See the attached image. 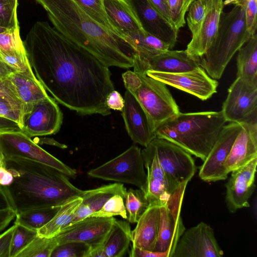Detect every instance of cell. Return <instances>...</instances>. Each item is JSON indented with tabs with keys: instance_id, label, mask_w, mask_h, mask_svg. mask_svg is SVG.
<instances>
[{
	"instance_id": "cell-1",
	"label": "cell",
	"mask_w": 257,
	"mask_h": 257,
	"mask_svg": "<svg viewBox=\"0 0 257 257\" xmlns=\"http://www.w3.org/2000/svg\"><path fill=\"white\" fill-rule=\"evenodd\" d=\"M23 43L35 76L56 101L82 115L111 114L108 66L47 22H36Z\"/></svg>"
},
{
	"instance_id": "cell-2",
	"label": "cell",
	"mask_w": 257,
	"mask_h": 257,
	"mask_svg": "<svg viewBox=\"0 0 257 257\" xmlns=\"http://www.w3.org/2000/svg\"><path fill=\"white\" fill-rule=\"evenodd\" d=\"M46 11L54 27L106 66L133 67L135 53L124 40L101 27L75 0H35Z\"/></svg>"
},
{
	"instance_id": "cell-3",
	"label": "cell",
	"mask_w": 257,
	"mask_h": 257,
	"mask_svg": "<svg viewBox=\"0 0 257 257\" xmlns=\"http://www.w3.org/2000/svg\"><path fill=\"white\" fill-rule=\"evenodd\" d=\"M5 167L14 177L6 187L17 214L48 206H61L79 196L81 190L73 185L68 176L42 163L22 158H5Z\"/></svg>"
},
{
	"instance_id": "cell-4",
	"label": "cell",
	"mask_w": 257,
	"mask_h": 257,
	"mask_svg": "<svg viewBox=\"0 0 257 257\" xmlns=\"http://www.w3.org/2000/svg\"><path fill=\"white\" fill-rule=\"evenodd\" d=\"M226 122L221 111L180 112L159 126L155 133L204 161Z\"/></svg>"
},
{
	"instance_id": "cell-5",
	"label": "cell",
	"mask_w": 257,
	"mask_h": 257,
	"mask_svg": "<svg viewBox=\"0 0 257 257\" xmlns=\"http://www.w3.org/2000/svg\"><path fill=\"white\" fill-rule=\"evenodd\" d=\"M246 27L244 9L234 6L220 14L215 37L201 61V66L214 79H220L235 53L252 37Z\"/></svg>"
},
{
	"instance_id": "cell-6",
	"label": "cell",
	"mask_w": 257,
	"mask_h": 257,
	"mask_svg": "<svg viewBox=\"0 0 257 257\" xmlns=\"http://www.w3.org/2000/svg\"><path fill=\"white\" fill-rule=\"evenodd\" d=\"M126 90L145 111L153 130L180 112L166 84L146 74L128 70L122 74Z\"/></svg>"
},
{
	"instance_id": "cell-7",
	"label": "cell",
	"mask_w": 257,
	"mask_h": 257,
	"mask_svg": "<svg viewBox=\"0 0 257 257\" xmlns=\"http://www.w3.org/2000/svg\"><path fill=\"white\" fill-rule=\"evenodd\" d=\"M93 178L135 185L145 194L147 175L141 149L132 146L124 152L88 172Z\"/></svg>"
},
{
	"instance_id": "cell-8",
	"label": "cell",
	"mask_w": 257,
	"mask_h": 257,
	"mask_svg": "<svg viewBox=\"0 0 257 257\" xmlns=\"http://www.w3.org/2000/svg\"><path fill=\"white\" fill-rule=\"evenodd\" d=\"M156 155L160 166L176 188L187 183L197 170L191 155L172 143L158 137L148 145Z\"/></svg>"
},
{
	"instance_id": "cell-9",
	"label": "cell",
	"mask_w": 257,
	"mask_h": 257,
	"mask_svg": "<svg viewBox=\"0 0 257 257\" xmlns=\"http://www.w3.org/2000/svg\"><path fill=\"white\" fill-rule=\"evenodd\" d=\"M187 183L179 186L169 199L160 205L159 231L154 251L167 252L172 257L185 227L181 216V207Z\"/></svg>"
},
{
	"instance_id": "cell-10",
	"label": "cell",
	"mask_w": 257,
	"mask_h": 257,
	"mask_svg": "<svg viewBox=\"0 0 257 257\" xmlns=\"http://www.w3.org/2000/svg\"><path fill=\"white\" fill-rule=\"evenodd\" d=\"M0 148L5 158H22L52 167L75 178L77 172L44 150L22 132L0 134Z\"/></svg>"
},
{
	"instance_id": "cell-11",
	"label": "cell",
	"mask_w": 257,
	"mask_h": 257,
	"mask_svg": "<svg viewBox=\"0 0 257 257\" xmlns=\"http://www.w3.org/2000/svg\"><path fill=\"white\" fill-rule=\"evenodd\" d=\"M243 122H230L222 127L200 168L199 176L202 180L211 182L227 179L224 163Z\"/></svg>"
},
{
	"instance_id": "cell-12",
	"label": "cell",
	"mask_w": 257,
	"mask_h": 257,
	"mask_svg": "<svg viewBox=\"0 0 257 257\" xmlns=\"http://www.w3.org/2000/svg\"><path fill=\"white\" fill-rule=\"evenodd\" d=\"M221 111L226 122H244L256 116L257 84L236 77L228 89Z\"/></svg>"
},
{
	"instance_id": "cell-13",
	"label": "cell",
	"mask_w": 257,
	"mask_h": 257,
	"mask_svg": "<svg viewBox=\"0 0 257 257\" xmlns=\"http://www.w3.org/2000/svg\"><path fill=\"white\" fill-rule=\"evenodd\" d=\"M147 76L206 100L217 92V81L210 77L202 67L188 72L169 73L148 71Z\"/></svg>"
},
{
	"instance_id": "cell-14",
	"label": "cell",
	"mask_w": 257,
	"mask_h": 257,
	"mask_svg": "<svg viewBox=\"0 0 257 257\" xmlns=\"http://www.w3.org/2000/svg\"><path fill=\"white\" fill-rule=\"evenodd\" d=\"M223 251L215 237L213 229L201 222L185 230L172 257H221Z\"/></svg>"
},
{
	"instance_id": "cell-15",
	"label": "cell",
	"mask_w": 257,
	"mask_h": 257,
	"mask_svg": "<svg viewBox=\"0 0 257 257\" xmlns=\"http://www.w3.org/2000/svg\"><path fill=\"white\" fill-rule=\"evenodd\" d=\"M201 64L199 57L189 55L185 50H167L150 58L137 53L134 56V71L145 74L148 71L179 73L192 71Z\"/></svg>"
},
{
	"instance_id": "cell-16",
	"label": "cell",
	"mask_w": 257,
	"mask_h": 257,
	"mask_svg": "<svg viewBox=\"0 0 257 257\" xmlns=\"http://www.w3.org/2000/svg\"><path fill=\"white\" fill-rule=\"evenodd\" d=\"M63 122V113L56 100L48 96L34 104L23 117L22 131L30 138L55 134Z\"/></svg>"
},
{
	"instance_id": "cell-17",
	"label": "cell",
	"mask_w": 257,
	"mask_h": 257,
	"mask_svg": "<svg viewBox=\"0 0 257 257\" xmlns=\"http://www.w3.org/2000/svg\"><path fill=\"white\" fill-rule=\"evenodd\" d=\"M115 219L113 217L89 216L64 228L55 236L58 244L80 241L89 245L91 250L102 244Z\"/></svg>"
},
{
	"instance_id": "cell-18",
	"label": "cell",
	"mask_w": 257,
	"mask_h": 257,
	"mask_svg": "<svg viewBox=\"0 0 257 257\" xmlns=\"http://www.w3.org/2000/svg\"><path fill=\"white\" fill-rule=\"evenodd\" d=\"M257 158L232 170L225 184V203L231 213L243 207H249L248 199L255 188L254 179Z\"/></svg>"
},
{
	"instance_id": "cell-19",
	"label": "cell",
	"mask_w": 257,
	"mask_h": 257,
	"mask_svg": "<svg viewBox=\"0 0 257 257\" xmlns=\"http://www.w3.org/2000/svg\"><path fill=\"white\" fill-rule=\"evenodd\" d=\"M144 31L158 38L172 49L177 41L178 30L149 0H128Z\"/></svg>"
},
{
	"instance_id": "cell-20",
	"label": "cell",
	"mask_w": 257,
	"mask_h": 257,
	"mask_svg": "<svg viewBox=\"0 0 257 257\" xmlns=\"http://www.w3.org/2000/svg\"><path fill=\"white\" fill-rule=\"evenodd\" d=\"M144 166L147 170L145 196L149 204H164L177 189L170 182L160 165L157 158L147 146L142 150Z\"/></svg>"
},
{
	"instance_id": "cell-21",
	"label": "cell",
	"mask_w": 257,
	"mask_h": 257,
	"mask_svg": "<svg viewBox=\"0 0 257 257\" xmlns=\"http://www.w3.org/2000/svg\"><path fill=\"white\" fill-rule=\"evenodd\" d=\"M124 100L122 116L128 135L135 143L146 147L156 138L148 116L136 97L127 90Z\"/></svg>"
},
{
	"instance_id": "cell-22",
	"label": "cell",
	"mask_w": 257,
	"mask_h": 257,
	"mask_svg": "<svg viewBox=\"0 0 257 257\" xmlns=\"http://www.w3.org/2000/svg\"><path fill=\"white\" fill-rule=\"evenodd\" d=\"M257 117L244 121L225 162L227 174L257 158Z\"/></svg>"
},
{
	"instance_id": "cell-23",
	"label": "cell",
	"mask_w": 257,
	"mask_h": 257,
	"mask_svg": "<svg viewBox=\"0 0 257 257\" xmlns=\"http://www.w3.org/2000/svg\"><path fill=\"white\" fill-rule=\"evenodd\" d=\"M4 80L22 102L23 117L34 104L49 96L34 73L14 72Z\"/></svg>"
},
{
	"instance_id": "cell-24",
	"label": "cell",
	"mask_w": 257,
	"mask_h": 257,
	"mask_svg": "<svg viewBox=\"0 0 257 257\" xmlns=\"http://www.w3.org/2000/svg\"><path fill=\"white\" fill-rule=\"evenodd\" d=\"M126 193V188L123 184L119 182L103 185L95 189L83 190L79 196L82 198V201L74 213L67 227L98 211L110 197L115 194L120 195L125 199Z\"/></svg>"
},
{
	"instance_id": "cell-25",
	"label": "cell",
	"mask_w": 257,
	"mask_h": 257,
	"mask_svg": "<svg viewBox=\"0 0 257 257\" xmlns=\"http://www.w3.org/2000/svg\"><path fill=\"white\" fill-rule=\"evenodd\" d=\"M224 6L223 0H214L198 31L187 45L186 51L189 55L199 58L204 55L216 34Z\"/></svg>"
},
{
	"instance_id": "cell-26",
	"label": "cell",
	"mask_w": 257,
	"mask_h": 257,
	"mask_svg": "<svg viewBox=\"0 0 257 257\" xmlns=\"http://www.w3.org/2000/svg\"><path fill=\"white\" fill-rule=\"evenodd\" d=\"M109 23L124 40L125 36L143 29L128 0H103Z\"/></svg>"
},
{
	"instance_id": "cell-27",
	"label": "cell",
	"mask_w": 257,
	"mask_h": 257,
	"mask_svg": "<svg viewBox=\"0 0 257 257\" xmlns=\"http://www.w3.org/2000/svg\"><path fill=\"white\" fill-rule=\"evenodd\" d=\"M160 205L149 204L132 230V246L153 251L158 238L160 221Z\"/></svg>"
},
{
	"instance_id": "cell-28",
	"label": "cell",
	"mask_w": 257,
	"mask_h": 257,
	"mask_svg": "<svg viewBox=\"0 0 257 257\" xmlns=\"http://www.w3.org/2000/svg\"><path fill=\"white\" fill-rule=\"evenodd\" d=\"M132 239L130 222L115 219L101 244L105 257H122L128 250Z\"/></svg>"
},
{
	"instance_id": "cell-29",
	"label": "cell",
	"mask_w": 257,
	"mask_h": 257,
	"mask_svg": "<svg viewBox=\"0 0 257 257\" xmlns=\"http://www.w3.org/2000/svg\"><path fill=\"white\" fill-rule=\"evenodd\" d=\"M237 77L257 84V35L255 34L238 50Z\"/></svg>"
},
{
	"instance_id": "cell-30",
	"label": "cell",
	"mask_w": 257,
	"mask_h": 257,
	"mask_svg": "<svg viewBox=\"0 0 257 257\" xmlns=\"http://www.w3.org/2000/svg\"><path fill=\"white\" fill-rule=\"evenodd\" d=\"M82 201V198L81 197L76 196L61 205L53 218L37 230L38 235L48 238L56 236L69 225L74 213Z\"/></svg>"
},
{
	"instance_id": "cell-31",
	"label": "cell",
	"mask_w": 257,
	"mask_h": 257,
	"mask_svg": "<svg viewBox=\"0 0 257 257\" xmlns=\"http://www.w3.org/2000/svg\"><path fill=\"white\" fill-rule=\"evenodd\" d=\"M123 39L136 53L144 58H150L170 50L167 44L144 30L128 35Z\"/></svg>"
},
{
	"instance_id": "cell-32",
	"label": "cell",
	"mask_w": 257,
	"mask_h": 257,
	"mask_svg": "<svg viewBox=\"0 0 257 257\" xmlns=\"http://www.w3.org/2000/svg\"><path fill=\"white\" fill-rule=\"evenodd\" d=\"M61 206L38 208L18 213L14 223L37 230L49 222Z\"/></svg>"
},
{
	"instance_id": "cell-33",
	"label": "cell",
	"mask_w": 257,
	"mask_h": 257,
	"mask_svg": "<svg viewBox=\"0 0 257 257\" xmlns=\"http://www.w3.org/2000/svg\"><path fill=\"white\" fill-rule=\"evenodd\" d=\"M58 244L56 236L48 238L40 237L37 234L16 257H50Z\"/></svg>"
},
{
	"instance_id": "cell-34",
	"label": "cell",
	"mask_w": 257,
	"mask_h": 257,
	"mask_svg": "<svg viewBox=\"0 0 257 257\" xmlns=\"http://www.w3.org/2000/svg\"><path fill=\"white\" fill-rule=\"evenodd\" d=\"M124 204L130 223H137L141 215L148 207L149 203L144 193L140 189L127 190Z\"/></svg>"
},
{
	"instance_id": "cell-35",
	"label": "cell",
	"mask_w": 257,
	"mask_h": 257,
	"mask_svg": "<svg viewBox=\"0 0 257 257\" xmlns=\"http://www.w3.org/2000/svg\"><path fill=\"white\" fill-rule=\"evenodd\" d=\"M84 11L101 27L122 39L109 22L104 9L103 0H75Z\"/></svg>"
},
{
	"instance_id": "cell-36",
	"label": "cell",
	"mask_w": 257,
	"mask_h": 257,
	"mask_svg": "<svg viewBox=\"0 0 257 257\" xmlns=\"http://www.w3.org/2000/svg\"><path fill=\"white\" fill-rule=\"evenodd\" d=\"M214 0H195L190 5L186 17L187 23L192 36L198 31Z\"/></svg>"
},
{
	"instance_id": "cell-37",
	"label": "cell",
	"mask_w": 257,
	"mask_h": 257,
	"mask_svg": "<svg viewBox=\"0 0 257 257\" xmlns=\"http://www.w3.org/2000/svg\"><path fill=\"white\" fill-rule=\"evenodd\" d=\"M15 224L16 226L12 238L10 257H16L37 235V230Z\"/></svg>"
},
{
	"instance_id": "cell-38",
	"label": "cell",
	"mask_w": 257,
	"mask_h": 257,
	"mask_svg": "<svg viewBox=\"0 0 257 257\" xmlns=\"http://www.w3.org/2000/svg\"><path fill=\"white\" fill-rule=\"evenodd\" d=\"M90 247L80 241H71L58 244L50 257H88Z\"/></svg>"
},
{
	"instance_id": "cell-39",
	"label": "cell",
	"mask_w": 257,
	"mask_h": 257,
	"mask_svg": "<svg viewBox=\"0 0 257 257\" xmlns=\"http://www.w3.org/2000/svg\"><path fill=\"white\" fill-rule=\"evenodd\" d=\"M125 198L120 195L115 194L110 197L98 211L90 216L110 217L119 215L127 219V214L124 204Z\"/></svg>"
},
{
	"instance_id": "cell-40",
	"label": "cell",
	"mask_w": 257,
	"mask_h": 257,
	"mask_svg": "<svg viewBox=\"0 0 257 257\" xmlns=\"http://www.w3.org/2000/svg\"><path fill=\"white\" fill-rule=\"evenodd\" d=\"M0 60L16 72L34 73L25 51L9 52L0 49Z\"/></svg>"
},
{
	"instance_id": "cell-41",
	"label": "cell",
	"mask_w": 257,
	"mask_h": 257,
	"mask_svg": "<svg viewBox=\"0 0 257 257\" xmlns=\"http://www.w3.org/2000/svg\"><path fill=\"white\" fill-rule=\"evenodd\" d=\"M18 5V0H0V26L10 30L19 28Z\"/></svg>"
},
{
	"instance_id": "cell-42",
	"label": "cell",
	"mask_w": 257,
	"mask_h": 257,
	"mask_svg": "<svg viewBox=\"0 0 257 257\" xmlns=\"http://www.w3.org/2000/svg\"><path fill=\"white\" fill-rule=\"evenodd\" d=\"M257 0H223L224 5L242 6L244 9L246 27L251 35L256 34L257 28Z\"/></svg>"
},
{
	"instance_id": "cell-43",
	"label": "cell",
	"mask_w": 257,
	"mask_h": 257,
	"mask_svg": "<svg viewBox=\"0 0 257 257\" xmlns=\"http://www.w3.org/2000/svg\"><path fill=\"white\" fill-rule=\"evenodd\" d=\"M195 0H167L171 23L178 30L186 24L185 16Z\"/></svg>"
},
{
	"instance_id": "cell-44",
	"label": "cell",
	"mask_w": 257,
	"mask_h": 257,
	"mask_svg": "<svg viewBox=\"0 0 257 257\" xmlns=\"http://www.w3.org/2000/svg\"><path fill=\"white\" fill-rule=\"evenodd\" d=\"M0 49L9 52L25 51L20 28L0 33Z\"/></svg>"
},
{
	"instance_id": "cell-45",
	"label": "cell",
	"mask_w": 257,
	"mask_h": 257,
	"mask_svg": "<svg viewBox=\"0 0 257 257\" xmlns=\"http://www.w3.org/2000/svg\"><path fill=\"white\" fill-rule=\"evenodd\" d=\"M0 116L17 122L20 125L22 129L23 124V114L22 112L2 97H0Z\"/></svg>"
},
{
	"instance_id": "cell-46",
	"label": "cell",
	"mask_w": 257,
	"mask_h": 257,
	"mask_svg": "<svg viewBox=\"0 0 257 257\" xmlns=\"http://www.w3.org/2000/svg\"><path fill=\"white\" fill-rule=\"evenodd\" d=\"M0 97L8 101L13 106L20 110L23 114L24 106L16 94L11 90L4 80L0 79Z\"/></svg>"
},
{
	"instance_id": "cell-47",
	"label": "cell",
	"mask_w": 257,
	"mask_h": 257,
	"mask_svg": "<svg viewBox=\"0 0 257 257\" xmlns=\"http://www.w3.org/2000/svg\"><path fill=\"white\" fill-rule=\"evenodd\" d=\"M16 226L14 223L0 235V257H10L11 243Z\"/></svg>"
},
{
	"instance_id": "cell-48",
	"label": "cell",
	"mask_w": 257,
	"mask_h": 257,
	"mask_svg": "<svg viewBox=\"0 0 257 257\" xmlns=\"http://www.w3.org/2000/svg\"><path fill=\"white\" fill-rule=\"evenodd\" d=\"M106 104L110 109L122 111L124 100L120 94L116 90H113L106 98Z\"/></svg>"
},
{
	"instance_id": "cell-49",
	"label": "cell",
	"mask_w": 257,
	"mask_h": 257,
	"mask_svg": "<svg viewBox=\"0 0 257 257\" xmlns=\"http://www.w3.org/2000/svg\"><path fill=\"white\" fill-rule=\"evenodd\" d=\"M22 131V127L18 123L9 118L0 116V134Z\"/></svg>"
},
{
	"instance_id": "cell-50",
	"label": "cell",
	"mask_w": 257,
	"mask_h": 257,
	"mask_svg": "<svg viewBox=\"0 0 257 257\" xmlns=\"http://www.w3.org/2000/svg\"><path fill=\"white\" fill-rule=\"evenodd\" d=\"M11 209L17 214L13 200L6 186L0 185V211Z\"/></svg>"
},
{
	"instance_id": "cell-51",
	"label": "cell",
	"mask_w": 257,
	"mask_h": 257,
	"mask_svg": "<svg viewBox=\"0 0 257 257\" xmlns=\"http://www.w3.org/2000/svg\"><path fill=\"white\" fill-rule=\"evenodd\" d=\"M129 256L130 257H169L167 252L150 251L136 246H132L129 252Z\"/></svg>"
},
{
	"instance_id": "cell-52",
	"label": "cell",
	"mask_w": 257,
	"mask_h": 257,
	"mask_svg": "<svg viewBox=\"0 0 257 257\" xmlns=\"http://www.w3.org/2000/svg\"><path fill=\"white\" fill-rule=\"evenodd\" d=\"M16 213L13 210L0 211V232L5 229L16 216Z\"/></svg>"
},
{
	"instance_id": "cell-53",
	"label": "cell",
	"mask_w": 257,
	"mask_h": 257,
	"mask_svg": "<svg viewBox=\"0 0 257 257\" xmlns=\"http://www.w3.org/2000/svg\"><path fill=\"white\" fill-rule=\"evenodd\" d=\"M153 6L170 23L168 4L165 0H149ZM173 25V24H172Z\"/></svg>"
},
{
	"instance_id": "cell-54",
	"label": "cell",
	"mask_w": 257,
	"mask_h": 257,
	"mask_svg": "<svg viewBox=\"0 0 257 257\" xmlns=\"http://www.w3.org/2000/svg\"><path fill=\"white\" fill-rule=\"evenodd\" d=\"M14 181L12 174L5 167H0V185L3 186H10Z\"/></svg>"
},
{
	"instance_id": "cell-55",
	"label": "cell",
	"mask_w": 257,
	"mask_h": 257,
	"mask_svg": "<svg viewBox=\"0 0 257 257\" xmlns=\"http://www.w3.org/2000/svg\"><path fill=\"white\" fill-rule=\"evenodd\" d=\"M16 72L11 67L0 60V79H6L13 72Z\"/></svg>"
},
{
	"instance_id": "cell-56",
	"label": "cell",
	"mask_w": 257,
	"mask_h": 257,
	"mask_svg": "<svg viewBox=\"0 0 257 257\" xmlns=\"http://www.w3.org/2000/svg\"><path fill=\"white\" fill-rule=\"evenodd\" d=\"M0 160H1L2 161H3V162L5 163V157H4L3 154V153L2 152L1 148H0Z\"/></svg>"
},
{
	"instance_id": "cell-57",
	"label": "cell",
	"mask_w": 257,
	"mask_h": 257,
	"mask_svg": "<svg viewBox=\"0 0 257 257\" xmlns=\"http://www.w3.org/2000/svg\"><path fill=\"white\" fill-rule=\"evenodd\" d=\"M9 30H10L7 29L4 27L0 26V33L5 32L9 31Z\"/></svg>"
},
{
	"instance_id": "cell-58",
	"label": "cell",
	"mask_w": 257,
	"mask_h": 257,
	"mask_svg": "<svg viewBox=\"0 0 257 257\" xmlns=\"http://www.w3.org/2000/svg\"><path fill=\"white\" fill-rule=\"evenodd\" d=\"M5 167V163L0 160V167Z\"/></svg>"
},
{
	"instance_id": "cell-59",
	"label": "cell",
	"mask_w": 257,
	"mask_h": 257,
	"mask_svg": "<svg viewBox=\"0 0 257 257\" xmlns=\"http://www.w3.org/2000/svg\"><path fill=\"white\" fill-rule=\"evenodd\" d=\"M165 1L167 2V0H165Z\"/></svg>"
}]
</instances>
